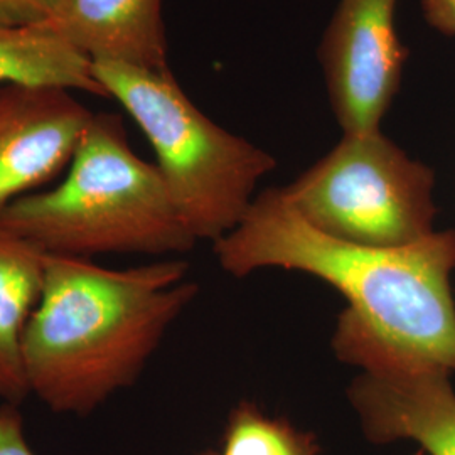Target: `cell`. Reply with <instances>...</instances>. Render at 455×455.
Instances as JSON below:
<instances>
[{"mask_svg":"<svg viewBox=\"0 0 455 455\" xmlns=\"http://www.w3.org/2000/svg\"><path fill=\"white\" fill-rule=\"evenodd\" d=\"M398 0H339L319 61L342 133L381 131L398 95L408 49L396 31Z\"/></svg>","mask_w":455,"mask_h":455,"instance_id":"cell-7","label":"cell"},{"mask_svg":"<svg viewBox=\"0 0 455 455\" xmlns=\"http://www.w3.org/2000/svg\"><path fill=\"white\" fill-rule=\"evenodd\" d=\"M188 272L174 259L114 270L46 253L22 341L31 395L54 413L86 417L132 387L199 292Z\"/></svg>","mask_w":455,"mask_h":455,"instance_id":"cell-1","label":"cell"},{"mask_svg":"<svg viewBox=\"0 0 455 455\" xmlns=\"http://www.w3.org/2000/svg\"><path fill=\"white\" fill-rule=\"evenodd\" d=\"M221 455H321L312 432L297 428L287 419L267 415L242 402L233 408L223 432Z\"/></svg>","mask_w":455,"mask_h":455,"instance_id":"cell-12","label":"cell"},{"mask_svg":"<svg viewBox=\"0 0 455 455\" xmlns=\"http://www.w3.org/2000/svg\"><path fill=\"white\" fill-rule=\"evenodd\" d=\"M0 455H34L24 434V419L19 405H0Z\"/></svg>","mask_w":455,"mask_h":455,"instance_id":"cell-14","label":"cell"},{"mask_svg":"<svg viewBox=\"0 0 455 455\" xmlns=\"http://www.w3.org/2000/svg\"><path fill=\"white\" fill-rule=\"evenodd\" d=\"M46 253L0 227V400L20 405L29 395L22 341L41 299Z\"/></svg>","mask_w":455,"mask_h":455,"instance_id":"cell-10","label":"cell"},{"mask_svg":"<svg viewBox=\"0 0 455 455\" xmlns=\"http://www.w3.org/2000/svg\"><path fill=\"white\" fill-rule=\"evenodd\" d=\"M332 347L342 363L361 370L346 396L364 439L373 445L411 440L423 455H455L452 371L381 341L346 312Z\"/></svg>","mask_w":455,"mask_h":455,"instance_id":"cell-6","label":"cell"},{"mask_svg":"<svg viewBox=\"0 0 455 455\" xmlns=\"http://www.w3.org/2000/svg\"><path fill=\"white\" fill-rule=\"evenodd\" d=\"M312 227L349 243L398 248L435 231V172L381 131L338 146L282 188Z\"/></svg>","mask_w":455,"mask_h":455,"instance_id":"cell-5","label":"cell"},{"mask_svg":"<svg viewBox=\"0 0 455 455\" xmlns=\"http://www.w3.org/2000/svg\"><path fill=\"white\" fill-rule=\"evenodd\" d=\"M422 14L430 28L454 37L455 0H422Z\"/></svg>","mask_w":455,"mask_h":455,"instance_id":"cell-15","label":"cell"},{"mask_svg":"<svg viewBox=\"0 0 455 455\" xmlns=\"http://www.w3.org/2000/svg\"><path fill=\"white\" fill-rule=\"evenodd\" d=\"M92 118L66 88H0V212L71 164Z\"/></svg>","mask_w":455,"mask_h":455,"instance_id":"cell-8","label":"cell"},{"mask_svg":"<svg viewBox=\"0 0 455 455\" xmlns=\"http://www.w3.org/2000/svg\"><path fill=\"white\" fill-rule=\"evenodd\" d=\"M0 83L60 86L108 98L92 61L41 28H0Z\"/></svg>","mask_w":455,"mask_h":455,"instance_id":"cell-11","label":"cell"},{"mask_svg":"<svg viewBox=\"0 0 455 455\" xmlns=\"http://www.w3.org/2000/svg\"><path fill=\"white\" fill-rule=\"evenodd\" d=\"M93 75L144 132L180 218L196 240L238 227L261 178L276 161L225 131L184 93L171 69L152 71L95 61Z\"/></svg>","mask_w":455,"mask_h":455,"instance_id":"cell-4","label":"cell"},{"mask_svg":"<svg viewBox=\"0 0 455 455\" xmlns=\"http://www.w3.org/2000/svg\"><path fill=\"white\" fill-rule=\"evenodd\" d=\"M0 227L48 255L90 260L105 253L167 257L195 246L156 164L139 157L122 118L93 114L54 189L0 212Z\"/></svg>","mask_w":455,"mask_h":455,"instance_id":"cell-3","label":"cell"},{"mask_svg":"<svg viewBox=\"0 0 455 455\" xmlns=\"http://www.w3.org/2000/svg\"><path fill=\"white\" fill-rule=\"evenodd\" d=\"M164 0H65L41 29L58 36L92 63L164 71Z\"/></svg>","mask_w":455,"mask_h":455,"instance_id":"cell-9","label":"cell"},{"mask_svg":"<svg viewBox=\"0 0 455 455\" xmlns=\"http://www.w3.org/2000/svg\"><path fill=\"white\" fill-rule=\"evenodd\" d=\"M417 455H423L422 451H419V452H417Z\"/></svg>","mask_w":455,"mask_h":455,"instance_id":"cell-17","label":"cell"},{"mask_svg":"<svg viewBox=\"0 0 455 455\" xmlns=\"http://www.w3.org/2000/svg\"><path fill=\"white\" fill-rule=\"evenodd\" d=\"M214 255L229 275L285 268L317 276L376 338L455 373V229L398 248L349 243L312 227L272 188L214 242Z\"/></svg>","mask_w":455,"mask_h":455,"instance_id":"cell-2","label":"cell"},{"mask_svg":"<svg viewBox=\"0 0 455 455\" xmlns=\"http://www.w3.org/2000/svg\"><path fill=\"white\" fill-rule=\"evenodd\" d=\"M199 455H221V452H216V451H206V452H203V454Z\"/></svg>","mask_w":455,"mask_h":455,"instance_id":"cell-16","label":"cell"},{"mask_svg":"<svg viewBox=\"0 0 455 455\" xmlns=\"http://www.w3.org/2000/svg\"><path fill=\"white\" fill-rule=\"evenodd\" d=\"M65 0H0V28H39Z\"/></svg>","mask_w":455,"mask_h":455,"instance_id":"cell-13","label":"cell"}]
</instances>
